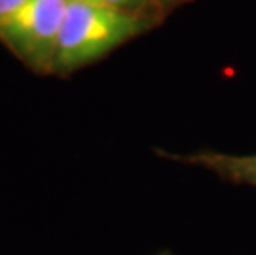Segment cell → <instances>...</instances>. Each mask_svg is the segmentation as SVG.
<instances>
[{
    "instance_id": "obj_1",
    "label": "cell",
    "mask_w": 256,
    "mask_h": 255,
    "mask_svg": "<svg viewBox=\"0 0 256 255\" xmlns=\"http://www.w3.org/2000/svg\"><path fill=\"white\" fill-rule=\"evenodd\" d=\"M147 27V14L68 0L53 73L66 77L88 67Z\"/></svg>"
},
{
    "instance_id": "obj_2",
    "label": "cell",
    "mask_w": 256,
    "mask_h": 255,
    "mask_svg": "<svg viewBox=\"0 0 256 255\" xmlns=\"http://www.w3.org/2000/svg\"><path fill=\"white\" fill-rule=\"evenodd\" d=\"M68 0H26L0 24V43L36 73H53Z\"/></svg>"
},
{
    "instance_id": "obj_3",
    "label": "cell",
    "mask_w": 256,
    "mask_h": 255,
    "mask_svg": "<svg viewBox=\"0 0 256 255\" xmlns=\"http://www.w3.org/2000/svg\"><path fill=\"white\" fill-rule=\"evenodd\" d=\"M172 159L197 164L232 182L248 184V186L256 187V154L235 156L204 151V153L190 156H172Z\"/></svg>"
},
{
    "instance_id": "obj_4",
    "label": "cell",
    "mask_w": 256,
    "mask_h": 255,
    "mask_svg": "<svg viewBox=\"0 0 256 255\" xmlns=\"http://www.w3.org/2000/svg\"><path fill=\"white\" fill-rule=\"evenodd\" d=\"M81 2L129 10V12H138V14H149L150 4H154L156 0H81Z\"/></svg>"
},
{
    "instance_id": "obj_5",
    "label": "cell",
    "mask_w": 256,
    "mask_h": 255,
    "mask_svg": "<svg viewBox=\"0 0 256 255\" xmlns=\"http://www.w3.org/2000/svg\"><path fill=\"white\" fill-rule=\"evenodd\" d=\"M26 0H0V24L14 15Z\"/></svg>"
},
{
    "instance_id": "obj_6",
    "label": "cell",
    "mask_w": 256,
    "mask_h": 255,
    "mask_svg": "<svg viewBox=\"0 0 256 255\" xmlns=\"http://www.w3.org/2000/svg\"><path fill=\"white\" fill-rule=\"evenodd\" d=\"M159 2H176V0H159Z\"/></svg>"
}]
</instances>
